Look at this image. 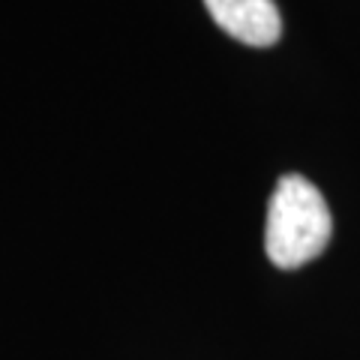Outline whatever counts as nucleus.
Returning <instances> with one entry per match:
<instances>
[{
  "label": "nucleus",
  "instance_id": "f257e3e1",
  "mask_svg": "<svg viewBox=\"0 0 360 360\" xmlns=\"http://www.w3.org/2000/svg\"><path fill=\"white\" fill-rule=\"evenodd\" d=\"M333 238V217L319 186L300 174H285L270 195L264 250L283 270H297L319 258Z\"/></svg>",
  "mask_w": 360,
  "mask_h": 360
},
{
  "label": "nucleus",
  "instance_id": "f03ea898",
  "mask_svg": "<svg viewBox=\"0 0 360 360\" xmlns=\"http://www.w3.org/2000/svg\"><path fill=\"white\" fill-rule=\"evenodd\" d=\"M210 18L231 39L252 49H267L283 37V15L276 0H205Z\"/></svg>",
  "mask_w": 360,
  "mask_h": 360
}]
</instances>
